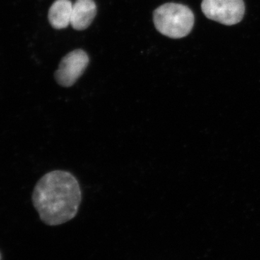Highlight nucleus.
<instances>
[{"instance_id":"nucleus-6","label":"nucleus","mask_w":260,"mask_h":260,"mask_svg":"<svg viewBox=\"0 0 260 260\" xmlns=\"http://www.w3.org/2000/svg\"><path fill=\"white\" fill-rule=\"evenodd\" d=\"M73 4L70 0H56L49 10V21L55 29H64L71 22Z\"/></svg>"},{"instance_id":"nucleus-1","label":"nucleus","mask_w":260,"mask_h":260,"mask_svg":"<svg viewBox=\"0 0 260 260\" xmlns=\"http://www.w3.org/2000/svg\"><path fill=\"white\" fill-rule=\"evenodd\" d=\"M81 201L79 181L66 171H52L43 176L32 194L34 208L49 225H61L74 218Z\"/></svg>"},{"instance_id":"nucleus-7","label":"nucleus","mask_w":260,"mask_h":260,"mask_svg":"<svg viewBox=\"0 0 260 260\" xmlns=\"http://www.w3.org/2000/svg\"><path fill=\"white\" fill-rule=\"evenodd\" d=\"M0 260H2V255H1V253H0Z\"/></svg>"},{"instance_id":"nucleus-4","label":"nucleus","mask_w":260,"mask_h":260,"mask_svg":"<svg viewBox=\"0 0 260 260\" xmlns=\"http://www.w3.org/2000/svg\"><path fill=\"white\" fill-rule=\"evenodd\" d=\"M89 62L88 56L83 50L71 51L61 59L54 77L56 83L63 87L73 86L83 74Z\"/></svg>"},{"instance_id":"nucleus-2","label":"nucleus","mask_w":260,"mask_h":260,"mask_svg":"<svg viewBox=\"0 0 260 260\" xmlns=\"http://www.w3.org/2000/svg\"><path fill=\"white\" fill-rule=\"evenodd\" d=\"M153 22L155 28L162 35L172 39H181L191 32L194 26V16L185 5L167 3L154 11Z\"/></svg>"},{"instance_id":"nucleus-5","label":"nucleus","mask_w":260,"mask_h":260,"mask_svg":"<svg viewBox=\"0 0 260 260\" xmlns=\"http://www.w3.org/2000/svg\"><path fill=\"white\" fill-rule=\"evenodd\" d=\"M96 13L93 0H77L73 5L70 25L75 30H85L92 23Z\"/></svg>"},{"instance_id":"nucleus-3","label":"nucleus","mask_w":260,"mask_h":260,"mask_svg":"<svg viewBox=\"0 0 260 260\" xmlns=\"http://www.w3.org/2000/svg\"><path fill=\"white\" fill-rule=\"evenodd\" d=\"M201 8L207 18L225 25L239 23L245 11L243 0H203Z\"/></svg>"}]
</instances>
